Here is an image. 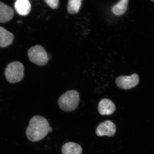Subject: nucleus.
Returning a JSON list of instances; mask_svg holds the SVG:
<instances>
[{
  "label": "nucleus",
  "instance_id": "nucleus-11",
  "mask_svg": "<svg viewBox=\"0 0 154 154\" xmlns=\"http://www.w3.org/2000/svg\"><path fill=\"white\" fill-rule=\"evenodd\" d=\"M63 154H82V149L80 145L74 142L64 144L62 149Z\"/></svg>",
  "mask_w": 154,
  "mask_h": 154
},
{
  "label": "nucleus",
  "instance_id": "nucleus-2",
  "mask_svg": "<svg viewBox=\"0 0 154 154\" xmlns=\"http://www.w3.org/2000/svg\"><path fill=\"white\" fill-rule=\"evenodd\" d=\"M80 101L78 91L70 90L63 94L58 101L59 106L63 111L71 112L76 109Z\"/></svg>",
  "mask_w": 154,
  "mask_h": 154
},
{
  "label": "nucleus",
  "instance_id": "nucleus-14",
  "mask_svg": "<svg viewBox=\"0 0 154 154\" xmlns=\"http://www.w3.org/2000/svg\"><path fill=\"white\" fill-rule=\"evenodd\" d=\"M50 8L53 9L57 8L59 5V0H44Z\"/></svg>",
  "mask_w": 154,
  "mask_h": 154
},
{
  "label": "nucleus",
  "instance_id": "nucleus-10",
  "mask_svg": "<svg viewBox=\"0 0 154 154\" xmlns=\"http://www.w3.org/2000/svg\"><path fill=\"white\" fill-rule=\"evenodd\" d=\"M13 33L0 26V47L5 48L11 45L14 41Z\"/></svg>",
  "mask_w": 154,
  "mask_h": 154
},
{
  "label": "nucleus",
  "instance_id": "nucleus-16",
  "mask_svg": "<svg viewBox=\"0 0 154 154\" xmlns=\"http://www.w3.org/2000/svg\"><path fill=\"white\" fill-rule=\"evenodd\" d=\"M152 1V2H154V0H151Z\"/></svg>",
  "mask_w": 154,
  "mask_h": 154
},
{
  "label": "nucleus",
  "instance_id": "nucleus-12",
  "mask_svg": "<svg viewBox=\"0 0 154 154\" xmlns=\"http://www.w3.org/2000/svg\"><path fill=\"white\" fill-rule=\"evenodd\" d=\"M129 0H119L112 8V12L117 16L124 14L127 11Z\"/></svg>",
  "mask_w": 154,
  "mask_h": 154
},
{
  "label": "nucleus",
  "instance_id": "nucleus-5",
  "mask_svg": "<svg viewBox=\"0 0 154 154\" xmlns=\"http://www.w3.org/2000/svg\"><path fill=\"white\" fill-rule=\"evenodd\" d=\"M115 82L119 88L124 90H129L138 84L139 77L137 74H133L129 76H121L116 78Z\"/></svg>",
  "mask_w": 154,
  "mask_h": 154
},
{
  "label": "nucleus",
  "instance_id": "nucleus-6",
  "mask_svg": "<svg viewBox=\"0 0 154 154\" xmlns=\"http://www.w3.org/2000/svg\"><path fill=\"white\" fill-rule=\"evenodd\" d=\"M116 131L115 125L110 120L102 122L98 125L96 129V134L99 136H113Z\"/></svg>",
  "mask_w": 154,
  "mask_h": 154
},
{
  "label": "nucleus",
  "instance_id": "nucleus-7",
  "mask_svg": "<svg viewBox=\"0 0 154 154\" xmlns=\"http://www.w3.org/2000/svg\"><path fill=\"white\" fill-rule=\"evenodd\" d=\"M115 104L110 99H102L99 102L98 111L101 115H110L115 112Z\"/></svg>",
  "mask_w": 154,
  "mask_h": 154
},
{
  "label": "nucleus",
  "instance_id": "nucleus-15",
  "mask_svg": "<svg viewBox=\"0 0 154 154\" xmlns=\"http://www.w3.org/2000/svg\"><path fill=\"white\" fill-rule=\"evenodd\" d=\"M18 22L19 23H22V21H18Z\"/></svg>",
  "mask_w": 154,
  "mask_h": 154
},
{
  "label": "nucleus",
  "instance_id": "nucleus-8",
  "mask_svg": "<svg viewBox=\"0 0 154 154\" xmlns=\"http://www.w3.org/2000/svg\"><path fill=\"white\" fill-rule=\"evenodd\" d=\"M14 11L10 6L0 2V22L6 23L11 21L14 16Z\"/></svg>",
  "mask_w": 154,
  "mask_h": 154
},
{
  "label": "nucleus",
  "instance_id": "nucleus-1",
  "mask_svg": "<svg viewBox=\"0 0 154 154\" xmlns=\"http://www.w3.org/2000/svg\"><path fill=\"white\" fill-rule=\"evenodd\" d=\"M49 122L41 116H35L30 119L26 135L29 140L33 142L38 141L45 137L48 133L52 131Z\"/></svg>",
  "mask_w": 154,
  "mask_h": 154
},
{
  "label": "nucleus",
  "instance_id": "nucleus-9",
  "mask_svg": "<svg viewBox=\"0 0 154 154\" xmlns=\"http://www.w3.org/2000/svg\"><path fill=\"white\" fill-rule=\"evenodd\" d=\"M31 4L29 0H17L15 4V9L19 15L27 16L31 11Z\"/></svg>",
  "mask_w": 154,
  "mask_h": 154
},
{
  "label": "nucleus",
  "instance_id": "nucleus-3",
  "mask_svg": "<svg viewBox=\"0 0 154 154\" xmlns=\"http://www.w3.org/2000/svg\"><path fill=\"white\" fill-rule=\"evenodd\" d=\"M5 75L6 79L10 83L19 82L24 78V66L18 61L11 63L6 67Z\"/></svg>",
  "mask_w": 154,
  "mask_h": 154
},
{
  "label": "nucleus",
  "instance_id": "nucleus-13",
  "mask_svg": "<svg viewBox=\"0 0 154 154\" xmlns=\"http://www.w3.org/2000/svg\"><path fill=\"white\" fill-rule=\"evenodd\" d=\"M82 0H69L67 11L71 14H77L79 11Z\"/></svg>",
  "mask_w": 154,
  "mask_h": 154
},
{
  "label": "nucleus",
  "instance_id": "nucleus-4",
  "mask_svg": "<svg viewBox=\"0 0 154 154\" xmlns=\"http://www.w3.org/2000/svg\"><path fill=\"white\" fill-rule=\"evenodd\" d=\"M28 56L30 61L39 66H43L49 60L48 54L44 48L40 45L30 48L28 51Z\"/></svg>",
  "mask_w": 154,
  "mask_h": 154
}]
</instances>
